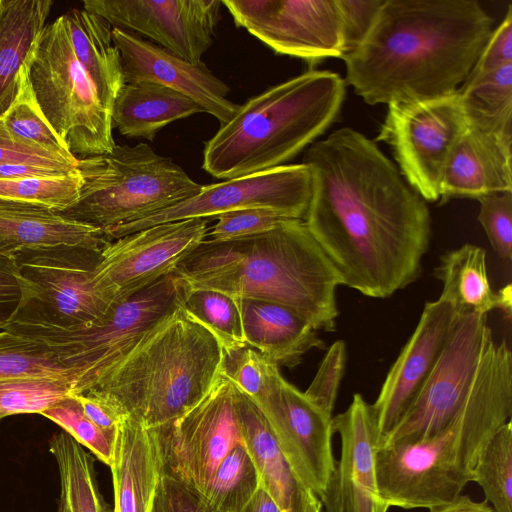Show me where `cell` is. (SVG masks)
I'll return each instance as SVG.
<instances>
[{
    "label": "cell",
    "mask_w": 512,
    "mask_h": 512,
    "mask_svg": "<svg viewBox=\"0 0 512 512\" xmlns=\"http://www.w3.org/2000/svg\"><path fill=\"white\" fill-rule=\"evenodd\" d=\"M49 450L60 475L57 512H113L100 493L91 453L65 431L51 437Z\"/></svg>",
    "instance_id": "32"
},
{
    "label": "cell",
    "mask_w": 512,
    "mask_h": 512,
    "mask_svg": "<svg viewBox=\"0 0 512 512\" xmlns=\"http://www.w3.org/2000/svg\"><path fill=\"white\" fill-rule=\"evenodd\" d=\"M82 178L77 171L57 176L0 179V200L62 211L79 198Z\"/></svg>",
    "instance_id": "37"
},
{
    "label": "cell",
    "mask_w": 512,
    "mask_h": 512,
    "mask_svg": "<svg viewBox=\"0 0 512 512\" xmlns=\"http://www.w3.org/2000/svg\"><path fill=\"white\" fill-rule=\"evenodd\" d=\"M221 374L260 407L270 393L279 366L249 346L223 350Z\"/></svg>",
    "instance_id": "40"
},
{
    "label": "cell",
    "mask_w": 512,
    "mask_h": 512,
    "mask_svg": "<svg viewBox=\"0 0 512 512\" xmlns=\"http://www.w3.org/2000/svg\"><path fill=\"white\" fill-rule=\"evenodd\" d=\"M221 0H86L83 9L112 28L143 36L193 63L212 45ZM150 41V42H151Z\"/></svg>",
    "instance_id": "17"
},
{
    "label": "cell",
    "mask_w": 512,
    "mask_h": 512,
    "mask_svg": "<svg viewBox=\"0 0 512 512\" xmlns=\"http://www.w3.org/2000/svg\"><path fill=\"white\" fill-rule=\"evenodd\" d=\"M311 197V174L304 163L202 185L200 191L142 219L105 230L112 241L148 227L191 218H215L245 208H266L286 218L304 220Z\"/></svg>",
    "instance_id": "13"
},
{
    "label": "cell",
    "mask_w": 512,
    "mask_h": 512,
    "mask_svg": "<svg viewBox=\"0 0 512 512\" xmlns=\"http://www.w3.org/2000/svg\"><path fill=\"white\" fill-rule=\"evenodd\" d=\"M208 219L157 224L110 241L101 251L94 284L108 301L125 299L177 265L208 235Z\"/></svg>",
    "instance_id": "15"
},
{
    "label": "cell",
    "mask_w": 512,
    "mask_h": 512,
    "mask_svg": "<svg viewBox=\"0 0 512 512\" xmlns=\"http://www.w3.org/2000/svg\"><path fill=\"white\" fill-rule=\"evenodd\" d=\"M85 414L108 436L115 439L121 421L127 417L121 408L97 389L72 394Z\"/></svg>",
    "instance_id": "50"
},
{
    "label": "cell",
    "mask_w": 512,
    "mask_h": 512,
    "mask_svg": "<svg viewBox=\"0 0 512 512\" xmlns=\"http://www.w3.org/2000/svg\"><path fill=\"white\" fill-rule=\"evenodd\" d=\"M383 3L384 0H336L341 22L343 56L362 43Z\"/></svg>",
    "instance_id": "46"
},
{
    "label": "cell",
    "mask_w": 512,
    "mask_h": 512,
    "mask_svg": "<svg viewBox=\"0 0 512 512\" xmlns=\"http://www.w3.org/2000/svg\"><path fill=\"white\" fill-rule=\"evenodd\" d=\"M512 414V355L491 337L465 399L449 424L413 443L377 447L379 493L389 507L432 509L462 494L491 437Z\"/></svg>",
    "instance_id": "3"
},
{
    "label": "cell",
    "mask_w": 512,
    "mask_h": 512,
    "mask_svg": "<svg viewBox=\"0 0 512 512\" xmlns=\"http://www.w3.org/2000/svg\"><path fill=\"white\" fill-rule=\"evenodd\" d=\"M473 482L483 490L495 512H512V425L504 424L489 440L477 461Z\"/></svg>",
    "instance_id": "35"
},
{
    "label": "cell",
    "mask_w": 512,
    "mask_h": 512,
    "mask_svg": "<svg viewBox=\"0 0 512 512\" xmlns=\"http://www.w3.org/2000/svg\"><path fill=\"white\" fill-rule=\"evenodd\" d=\"M154 430L164 472L203 500L220 462L241 443L235 386L220 372L210 392L196 406Z\"/></svg>",
    "instance_id": "12"
},
{
    "label": "cell",
    "mask_w": 512,
    "mask_h": 512,
    "mask_svg": "<svg viewBox=\"0 0 512 512\" xmlns=\"http://www.w3.org/2000/svg\"><path fill=\"white\" fill-rule=\"evenodd\" d=\"M332 429L340 435L341 454L319 498L323 512H388L377 483L379 432L371 404L356 393L349 407L332 417Z\"/></svg>",
    "instance_id": "19"
},
{
    "label": "cell",
    "mask_w": 512,
    "mask_h": 512,
    "mask_svg": "<svg viewBox=\"0 0 512 512\" xmlns=\"http://www.w3.org/2000/svg\"><path fill=\"white\" fill-rule=\"evenodd\" d=\"M101 251L61 245L16 253L29 288L10 322L72 330L103 315L111 303L94 284Z\"/></svg>",
    "instance_id": "10"
},
{
    "label": "cell",
    "mask_w": 512,
    "mask_h": 512,
    "mask_svg": "<svg viewBox=\"0 0 512 512\" xmlns=\"http://www.w3.org/2000/svg\"><path fill=\"white\" fill-rule=\"evenodd\" d=\"M428 512H495L486 500H472L468 495H459L448 504L429 509Z\"/></svg>",
    "instance_id": "51"
},
{
    "label": "cell",
    "mask_w": 512,
    "mask_h": 512,
    "mask_svg": "<svg viewBox=\"0 0 512 512\" xmlns=\"http://www.w3.org/2000/svg\"><path fill=\"white\" fill-rule=\"evenodd\" d=\"M345 87L335 72L309 70L251 97L206 142L202 168L227 180L285 165L336 120Z\"/></svg>",
    "instance_id": "5"
},
{
    "label": "cell",
    "mask_w": 512,
    "mask_h": 512,
    "mask_svg": "<svg viewBox=\"0 0 512 512\" xmlns=\"http://www.w3.org/2000/svg\"><path fill=\"white\" fill-rule=\"evenodd\" d=\"M73 53L94 86L100 102L111 113L114 100L125 84L112 27L84 9L64 14Z\"/></svg>",
    "instance_id": "30"
},
{
    "label": "cell",
    "mask_w": 512,
    "mask_h": 512,
    "mask_svg": "<svg viewBox=\"0 0 512 512\" xmlns=\"http://www.w3.org/2000/svg\"><path fill=\"white\" fill-rule=\"evenodd\" d=\"M478 221L490 244L504 260L512 258V191L498 192L478 199Z\"/></svg>",
    "instance_id": "43"
},
{
    "label": "cell",
    "mask_w": 512,
    "mask_h": 512,
    "mask_svg": "<svg viewBox=\"0 0 512 512\" xmlns=\"http://www.w3.org/2000/svg\"><path fill=\"white\" fill-rule=\"evenodd\" d=\"M458 92L434 99L391 103L377 141L390 146L408 185L424 201L440 200L449 157L467 129Z\"/></svg>",
    "instance_id": "11"
},
{
    "label": "cell",
    "mask_w": 512,
    "mask_h": 512,
    "mask_svg": "<svg viewBox=\"0 0 512 512\" xmlns=\"http://www.w3.org/2000/svg\"><path fill=\"white\" fill-rule=\"evenodd\" d=\"M303 163L311 174L304 222L342 285L383 299L416 281L430 213L379 147L342 127L313 143Z\"/></svg>",
    "instance_id": "1"
},
{
    "label": "cell",
    "mask_w": 512,
    "mask_h": 512,
    "mask_svg": "<svg viewBox=\"0 0 512 512\" xmlns=\"http://www.w3.org/2000/svg\"><path fill=\"white\" fill-rule=\"evenodd\" d=\"M434 276L442 282L439 298L448 302L459 317L487 315L501 309L511 316V285L493 291L486 266V251L474 244H464L441 255Z\"/></svg>",
    "instance_id": "27"
},
{
    "label": "cell",
    "mask_w": 512,
    "mask_h": 512,
    "mask_svg": "<svg viewBox=\"0 0 512 512\" xmlns=\"http://www.w3.org/2000/svg\"><path fill=\"white\" fill-rule=\"evenodd\" d=\"M345 363V343L339 340L328 348L315 377L304 392L309 400L330 415L344 374Z\"/></svg>",
    "instance_id": "45"
},
{
    "label": "cell",
    "mask_w": 512,
    "mask_h": 512,
    "mask_svg": "<svg viewBox=\"0 0 512 512\" xmlns=\"http://www.w3.org/2000/svg\"><path fill=\"white\" fill-rule=\"evenodd\" d=\"M73 382L57 377L0 379V420L17 414H41L72 394Z\"/></svg>",
    "instance_id": "39"
},
{
    "label": "cell",
    "mask_w": 512,
    "mask_h": 512,
    "mask_svg": "<svg viewBox=\"0 0 512 512\" xmlns=\"http://www.w3.org/2000/svg\"><path fill=\"white\" fill-rule=\"evenodd\" d=\"M511 145L467 127L445 167L440 201L512 191Z\"/></svg>",
    "instance_id": "24"
},
{
    "label": "cell",
    "mask_w": 512,
    "mask_h": 512,
    "mask_svg": "<svg viewBox=\"0 0 512 512\" xmlns=\"http://www.w3.org/2000/svg\"><path fill=\"white\" fill-rule=\"evenodd\" d=\"M491 337L487 315L460 317L411 406L378 447L418 442L444 429L460 409Z\"/></svg>",
    "instance_id": "14"
},
{
    "label": "cell",
    "mask_w": 512,
    "mask_h": 512,
    "mask_svg": "<svg viewBox=\"0 0 512 512\" xmlns=\"http://www.w3.org/2000/svg\"><path fill=\"white\" fill-rule=\"evenodd\" d=\"M65 174L69 173L27 165H0V179H16L35 176H57Z\"/></svg>",
    "instance_id": "52"
},
{
    "label": "cell",
    "mask_w": 512,
    "mask_h": 512,
    "mask_svg": "<svg viewBox=\"0 0 512 512\" xmlns=\"http://www.w3.org/2000/svg\"><path fill=\"white\" fill-rule=\"evenodd\" d=\"M235 24L277 54L310 64L343 56L336 0H221Z\"/></svg>",
    "instance_id": "16"
},
{
    "label": "cell",
    "mask_w": 512,
    "mask_h": 512,
    "mask_svg": "<svg viewBox=\"0 0 512 512\" xmlns=\"http://www.w3.org/2000/svg\"><path fill=\"white\" fill-rule=\"evenodd\" d=\"M26 69L39 107L74 157L102 155L116 146L111 113L73 53L64 15L45 26Z\"/></svg>",
    "instance_id": "9"
},
{
    "label": "cell",
    "mask_w": 512,
    "mask_h": 512,
    "mask_svg": "<svg viewBox=\"0 0 512 512\" xmlns=\"http://www.w3.org/2000/svg\"><path fill=\"white\" fill-rule=\"evenodd\" d=\"M124 83L151 82L176 90L196 102L220 124L238 110L228 98L230 88L201 61H187L142 37L112 28Z\"/></svg>",
    "instance_id": "21"
},
{
    "label": "cell",
    "mask_w": 512,
    "mask_h": 512,
    "mask_svg": "<svg viewBox=\"0 0 512 512\" xmlns=\"http://www.w3.org/2000/svg\"><path fill=\"white\" fill-rule=\"evenodd\" d=\"M0 165H27L71 173L77 171L78 159L13 135L0 119Z\"/></svg>",
    "instance_id": "42"
},
{
    "label": "cell",
    "mask_w": 512,
    "mask_h": 512,
    "mask_svg": "<svg viewBox=\"0 0 512 512\" xmlns=\"http://www.w3.org/2000/svg\"><path fill=\"white\" fill-rule=\"evenodd\" d=\"M15 263L14 256L0 255V329L9 323L28 291Z\"/></svg>",
    "instance_id": "48"
},
{
    "label": "cell",
    "mask_w": 512,
    "mask_h": 512,
    "mask_svg": "<svg viewBox=\"0 0 512 512\" xmlns=\"http://www.w3.org/2000/svg\"><path fill=\"white\" fill-rule=\"evenodd\" d=\"M110 241L102 229L49 208L0 200V255L61 245L103 249Z\"/></svg>",
    "instance_id": "25"
},
{
    "label": "cell",
    "mask_w": 512,
    "mask_h": 512,
    "mask_svg": "<svg viewBox=\"0 0 512 512\" xmlns=\"http://www.w3.org/2000/svg\"><path fill=\"white\" fill-rule=\"evenodd\" d=\"M512 64V6L504 19L491 32L479 58L470 73H482Z\"/></svg>",
    "instance_id": "49"
},
{
    "label": "cell",
    "mask_w": 512,
    "mask_h": 512,
    "mask_svg": "<svg viewBox=\"0 0 512 512\" xmlns=\"http://www.w3.org/2000/svg\"><path fill=\"white\" fill-rule=\"evenodd\" d=\"M204 112L182 93L151 82L125 83L111 109L112 127L125 137L153 141L166 125Z\"/></svg>",
    "instance_id": "28"
},
{
    "label": "cell",
    "mask_w": 512,
    "mask_h": 512,
    "mask_svg": "<svg viewBox=\"0 0 512 512\" xmlns=\"http://www.w3.org/2000/svg\"><path fill=\"white\" fill-rule=\"evenodd\" d=\"M77 169L79 198L59 213L103 231L173 206L202 188L145 143L116 145L108 153L78 159Z\"/></svg>",
    "instance_id": "7"
},
{
    "label": "cell",
    "mask_w": 512,
    "mask_h": 512,
    "mask_svg": "<svg viewBox=\"0 0 512 512\" xmlns=\"http://www.w3.org/2000/svg\"><path fill=\"white\" fill-rule=\"evenodd\" d=\"M491 32L476 0H384L362 43L341 57L345 84L369 105L452 94Z\"/></svg>",
    "instance_id": "2"
},
{
    "label": "cell",
    "mask_w": 512,
    "mask_h": 512,
    "mask_svg": "<svg viewBox=\"0 0 512 512\" xmlns=\"http://www.w3.org/2000/svg\"><path fill=\"white\" fill-rule=\"evenodd\" d=\"M258 408L298 478L320 498L335 468L332 415L281 374Z\"/></svg>",
    "instance_id": "18"
},
{
    "label": "cell",
    "mask_w": 512,
    "mask_h": 512,
    "mask_svg": "<svg viewBox=\"0 0 512 512\" xmlns=\"http://www.w3.org/2000/svg\"><path fill=\"white\" fill-rule=\"evenodd\" d=\"M308 512H323L320 500L314 504Z\"/></svg>",
    "instance_id": "54"
},
{
    "label": "cell",
    "mask_w": 512,
    "mask_h": 512,
    "mask_svg": "<svg viewBox=\"0 0 512 512\" xmlns=\"http://www.w3.org/2000/svg\"><path fill=\"white\" fill-rule=\"evenodd\" d=\"M16 377L74 378L46 343L16 332L0 330V379Z\"/></svg>",
    "instance_id": "36"
},
{
    "label": "cell",
    "mask_w": 512,
    "mask_h": 512,
    "mask_svg": "<svg viewBox=\"0 0 512 512\" xmlns=\"http://www.w3.org/2000/svg\"><path fill=\"white\" fill-rule=\"evenodd\" d=\"M182 306L215 335L223 350L248 346L238 299L217 290L188 287Z\"/></svg>",
    "instance_id": "34"
},
{
    "label": "cell",
    "mask_w": 512,
    "mask_h": 512,
    "mask_svg": "<svg viewBox=\"0 0 512 512\" xmlns=\"http://www.w3.org/2000/svg\"><path fill=\"white\" fill-rule=\"evenodd\" d=\"M241 442L258 473L261 488L280 512H308L319 501L298 478L263 413L235 386Z\"/></svg>",
    "instance_id": "22"
},
{
    "label": "cell",
    "mask_w": 512,
    "mask_h": 512,
    "mask_svg": "<svg viewBox=\"0 0 512 512\" xmlns=\"http://www.w3.org/2000/svg\"><path fill=\"white\" fill-rule=\"evenodd\" d=\"M41 415L52 420L83 447L88 448L104 464L110 466L115 439L108 436L83 411L80 403L69 395Z\"/></svg>",
    "instance_id": "41"
},
{
    "label": "cell",
    "mask_w": 512,
    "mask_h": 512,
    "mask_svg": "<svg viewBox=\"0 0 512 512\" xmlns=\"http://www.w3.org/2000/svg\"><path fill=\"white\" fill-rule=\"evenodd\" d=\"M187 289V283L173 272L113 302L103 315L81 328L64 330L9 322L0 330L46 343L71 371L72 394H78L96 388L146 333L183 303Z\"/></svg>",
    "instance_id": "8"
},
{
    "label": "cell",
    "mask_w": 512,
    "mask_h": 512,
    "mask_svg": "<svg viewBox=\"0 0 512 512\" xmlns=\"http://www.w3.org/2000/svg\"><path fill=\"white\" fill-rule=\"evenodd\" d=\"M239 304L246 344L278 366L294 368L309 350L324 349L316 330L297 311L257 299H241Z\"/></svg>",
    "instance_id": "26"
},
{
    "label": "cell",
    "mask_w": 512,
    "mask_h": 512,
    "mask_svg": "<svg viewBox=\"0 0 512 512\" xmlns=\"http://www.w3.org/2000/svg\"><path fill=\"white\" fill-rule=\"evenodd\" d=\"M260 487L255 465L241 442L220 462L202 501L211 512H241Z\"/></svg>",
    "instance_id": "33"
},
{
    "label": "cell",
    "mask_w": 512,
    "mask_h": 512,
    "mask_svg": "<svg viewBox=\"0 0 512 512\" xmlns=\"http://www.w3.org/2000/svg\"><path fill=\"white\" fill-rule=\"evenodd\" d=\"M215 218L217 223L208 234L211 240H229L263 233L291 219L266 208L238 209Z\"/></svg>",
    "instance_id": "44"
},
{
    "label": "cell",
    "mask_w": 512,
    "mask_h": 512,
    "mask_svg": "<svg viewBox=\"0 0 512 512\" xmlns=\"http://www.w3.org/2000/svg\"><path fill=\"white\" fill-rule=\"evenodd\" d=\"M457 92L468 127L512 144V64L470 73Z\"/></svg>",
    "instance_id": "31"
},
{
    "label": "cell",
    "mask_w": 512,
    "mask_h": 512,
    "mask_svg": "<svg viewBox=\"0 0 512 512\" xmlns=\"http://www.w3.org/2000/svg\"><path fill=\"white\" fill-rule=\"evenodd\" d=\"M0 119L13 135L66 157L76 158L39 107L28 79L26 64L20 72L18 95Z\"/></svg>",
    "instance_id": "38"
},
{
    "label": "cell",
    "mask_w": 512,
    "mask_h": 512,
    "mask_svg": "<svg viewBox=\"0 0 512 512\" xmlns=\"http://www.w3.org/2000/svg\"><path fill=\"white\" fill-rule=\"evenodd\" d=\"M241 512H280L271 497L260 487L252 501Z\"/></svg>",
    "instance_id": "53"
},
{
    "label": "cell",
    "mask_w": 512,
    "mask_h": 512,
    "mask_svg": "<svg viewBox=\"0 0 512 512\" xmlns=\"http://www.w3.org/2000/svg\"><path fill=\"white\" fill-rule=\"evenodd\" d=\"M223 347L182 304L146 333L94 389L148 429L196 406L221 370Z\"/></svg>",
    "instance_id": "6"
},
{
    "label": "cell",
    "mask_w": 512,
    "mask_h": 512,
    "mask_svg": "<svg viewBox=\"0 0 512 512\" xmlns=\"http://www.w3.org/2000/svg\"><path fill=\"white\" fill-rule=\"evenodd\" d=\"M151 512H211L204 502L168 473L161 474Z\"/></svg>",
    "instance_id": "47"
},
{
    "label": "cell",
    "mask_w": 512,
    "mask_h": 512,
    "mask_svg": "<svg viewBox=\"0 0 512 512\" xmlns=\"http://www.w3.org/2000/svg\"><path fill=\"white\" fill-rule=\"evenodd\" d=\"M192 289L285 305L317 330L333 332L341 278L304 220L255 235L203 240L173 271Z\"/></svg>",
    "instance_id": "4"
},
{
    "label": "cell",
    "mask_w": 512,
    "mask_h": 512,
    "mask_svg": "<svg viewBox=\"0 0 512 512\" xmlns=\"http://www.w3.org/2000/svg\"><path fill=\"white\" fill-rule=\"evenodd\" d=\"M51 0H0V117L20 87V72L46 26Z\"/></svg>",
    "instance_id": "29"
},
{
    "label": "cell",
    "mask_w": 512,
    "mask_h": 512,
    "mask_svg": "<svg viewBox=\"0 0 512 512\" xmlns=\"http://www.w3.org/2000/svg\"><path fill=\"white\" fill-rule=\"evenodd\" d=\"M113 512H151L164 464L157 433L134 418L118 426L112 461Z\"/></svg>",
    "instance_id": "23"
},
{
    "label": "cell",
    "mask_w": 512,
    "mask_h": 512,
    "mask_svg": "<svg viewBox=\"0 0 512 512\" xmlns=\"http://www.w3.org/2000/svg\"><path fill=\"white\" fill-rule=\"evenodd\" d=\"M459 318L454 308L441 298L425 303L413 334L389 369L376 401L371 404L379 444L411 406Z\"/></svg>",
    "instance_id": "20"
}]
</instances>
